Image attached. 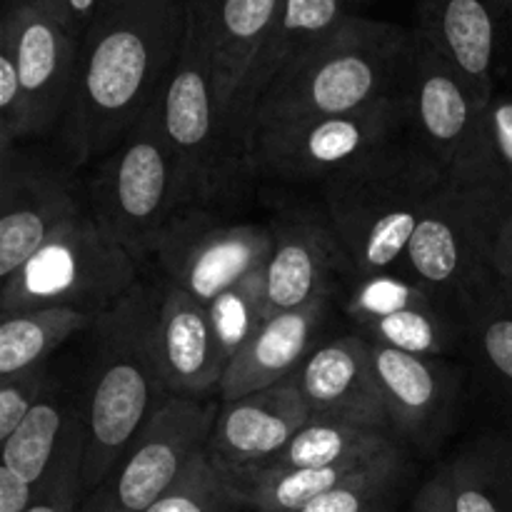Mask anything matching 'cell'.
<instances>
[{
  "label": "cell",
  "mask_w": 512,
  "mask_h": 512,
  "mask_svg": "<svg viewBox=\"0 0 512 512\" xmlns=\"http://www.w3.org/2000/svg\"><path fill=\"white\" fill-rule=\"evenodd\" d=\"M185 0H113L80 40L78 73L63 118L65 160L105 158L163 98L185 43Z\"/></svg>",
  "instance_id": "1"
},
{
  "label": "cell",
  "mask_w": 512,
  "mask_h": 512,
  "mask_svg": "<svg viewBox=\"0 0 512 512\" xmlns=\"http://www.w3.org/2000/svg\"><path fill=\"white\" fill-rule=\"evenodd\" d=\"M163 290L138 283L88 330L80 410L85 425L83 488L93 493L168 403L158 350Z\"/></svg>",
  "instance_id": "2"
},
{
  "label": "cell",
  "mask_w": 512,
  "mask_h": 512,
  "mask_svg": "<svg viewBox=\"0 0 512 512\" xmlns=\"http://www.w3.org/2000/svg\"><path fill=\"white\" fill-rule=\"evenodd\" d=\"M413 63V28L348 13L295 55L258 100L248 143L260 130L345 115L403 93Z\"/></svg>",
  "instance_id": "3"
},
{
  "label": "cell",
  "mask_w": 512,
  "mask_h": 512,
  "mask_svg": "<svg viewBox=\"0 0 512 512\" xmlns=\"http://www.w3.org/2000/svg\"><path fill=\"white\" fill-rule=\"evenodd\" d=\"M445 178L433 155L408 135L325 180V218L353 275L405 265L415 228Z\"/></svg>",
  "instance_id": "4"
},
{
  "label": "cell",
  "mask_w": 512,
  "mask_h": 512,
  "mask_svg": "<svg viewBox=\"0 0 512 512\" xmlns=\"http://www.w3.org/2000/svg\"><path fill=\"white\" fill-rule=\"evenodd\" d=\"M85 200L100 228L138 265L153 260L165 230L185 210L160 100L105 155L85 183Z\"/></svg>",
  "instance_id": "5"
},
{
  "label": "cell",
  "mask_w": 512,
  "mask_h": 512,
  "mask_svg": "<svg viewBox=\"0 0 512 512\" xmlns=\"http://www.w3.org/2000/svg\"><path fill=\"white\" fill-rule=\"evenodd\" d=\"M160 110L183 208H210L225 200V195L238 188L240 173L248 163L225 128L215 95L208 35L190 10L183 50L163 90Z\"/></svg>",
  "instance_id": "6"
},
{
  "label": "cell",
  "mask_w": 512,
  "mask_h": 512,
  "mask_svg": "<svg viewBox=\"0 0 512 512\" xmlns=\"http://www.w3.org/2000/svg\"><path fill=\"white\" fill-rule=\"evenodd\" d=\"M138 273V260L100 228L85 200L0 283V313L63 305L100 315L140 283Z\"/></svg>",
  "instance_id": "7"
},
{
  "label": "cell",
  "mask_w": 512,
  "mask_h": 512,
  "mask_svg": "<svg viewBox=\"0 0 512 512\" xmlns=\"http://www.w3.org/2000/svg\"><path fill=\"white\" fill-rule=\"evenodd\" d=\"M512 198L488 185L445 178L405 253V273L430 285L460 313L493 288L490 253Z\"/></svg>",
  "instance_id": "8"
},
{
  "label": "cell",
  "mask_w": 512,
  "mask_h": 512,
  "mask_svg": "<svg viewBox=\"0 0 512 512\" xmlns=\"http://www.w3.org/2000/svg\"><path fill=\"white\" fill-rule=\"evenodd\" d=\"M413 135L408 88L345 115L308 118L260 130L248 143V165L288 183H320L348 165Z\"/></svg>",
  "instance_id": "9"
},
{
  "label": "cell",
  "mask_w": 512,
  "mask_h": 512,
  "mask_svg": "<svg viewBox=\"0 0 512 512\" xmlns=\"http://www.w3.org/2000/svg\"><path fill=\"white\" fill-rule=\"evenodd\" d=\"M218 410L220 398L170 395L113 473L85 495L78 512H148L208 448Z\"/></svg>",
  "instance_id": "10"
},
{
  "label": "cell",
  "mask_w": 512,
  "mask_h": 512,
  "mask_svg": "<svg viewBox=\"0 0 512 512\" xmlns=\"http://www.w3.org/2000/svg\"><path fill=\"white\" fill-rule=\"evenodd\" d=\"M273 228L223 223L208 208H188L170 223L153 260L170 285L210 305L273 258Z\"/></svg>",
  "instance_id": "11"
},
{
  "label": "cell",
  "mask_w": 512,
  "mask_h": 512,
  "mask_svg": "<svg viewBox=\"0 0 512 512\" xmlns=\"http://www.w3.org/2000/svg\"><path fill=\"white\" fill-rule=\"evenodd\" d=\"M83 205L85 185L68 160L0 150V283Z\"/></svg>",
  "instance_id": "12"
},
{
  "label": "cell",
  "mask_w": 512,
  "mask_h": 512,
  "mask_svg": "<svg viewBox=\"0 0 512 512\" xmlns=\"http://www.w3.org/2000/svg\"><path fill=\"white\" fill-rule=\"evenodd\" d=\"M0 40L10 45L18 65L28 140L40 138L68 113L80 40L55 15L23 0H5Z\"/></svg>",
  "instance_id": "13"
},
{
  "label": "cell",
  "mask_w": 512,
  "mask_h": 512,
  "mask_svg": "<svg viewBox=\"0 0 512 512\" xmlns=\"http://www.w3.org/2000/svg\"><path fill=\"white\" fill-rule=\"evenodd\" d=\"M375 375L398 438L433 450L453 425L460 400V375L450 363L370 343Z\"/></svg>",
  "instance_id": "14"
},
{
  "label": "cell",
  "mask_w": 512,
  "mask_h": 512,
  "mask_svg": "<svg viewBox=\"0 0 512 512\" xmlns=\"http://www.w3.org/2000/svg\"><path fill=\"white\" fill-rule=\"evenodd\" d=\"M273 258L265 265L268 318L328 300L345 270L353 273L325 215H285L273 225Z\"/></svg>",
  "instance_id": "15"
},
{
  "label": "cell",
  "mask_w": 512,
  "mask_h": 512,
  "mask_svg": "<svg viewBox=\"0 0 512 512\" xmlns=\"http://www.w3.org/2000/svg\"><path fill=\"white\" fill-rule=\"evenodd\" d=\"M293 378L313 418L393 433L368 338L343 335L315 345Z\"/></svg>",
  "instance_id": "16"
},
{
  "label": "cell",
  "mask_w": 512,
  "mask_h": 512,
  "mask_svg": "<svg viewBox=\"0 0 512 512\" xmlns=\"http://www.w3.org/2000/svg\"><path fill=\"white\" fill-rule=\"evenodd\" d=\"M408 95L415 140L448 175L473 138L485 108L473 98L453 65L415 30Z\"/></svg>",
  "instance_id": "17"
},
{
  "label": "cell",
  "mask_w": 512,
  "mask_h": 512,
  "mask_svg": "<svg viewBox=\"0 0 512 512\" xmlns=\"http://www.w3.org/2000/svg\"><path fill=\"white\" fill-rule=\"evenodd\" d=\"M313 420L295 378L238 400H220L208 455L225 468H260Z\"/></svg>",
  "instance_id": "18"
},
{
  "label": "cell",
  "mask_w": 512,
  "mask_h": 512,
  "mask_svg": "<svg viewBox=\"0 0 512 512\" xmlns=\"http://www.w3.org/2000/svg\"><path fill=\"white\" fill-rule=\"evenodd\" d=\"M413 30L453 65L485 108L498 90L495 78L508 45L495 5L490 0H420Z\"/></svg>",
  "instance_id": "19"
},
{
  "label": "cell",
  "mask_w": 512,
  "mask_h": 512,
  "mask_svg": "<svg viewBox=\"0 0 512 512\" xmlns=\"http://www.w3.org/2000/svg\"><path fill=\"white\" fill-rule=\"evenodd\" d=\"M283 3L285 0H185V8L200 20L208 35L215 95L230 140H233V113L240 90L283 13Z\"/></svg>",
  "instance_id": "20"
},
{
  "label": "cell",
  "mask_w": 512,
  "mask_h": 512,
  "mask_svg": "<svg viewBox=\"0 0 512 512\" xmlns=\"http://www.w3.org/2000/svg\"><path fill=\"white\" fill-rule=\"evenodd\" d=\"M158 350L170 395L218 398L228 358L215 338L208 305L170 283L163 288Z\"/></svg>",
  "instance_id": "21"
},
{
  "label": "cell",
  "mask_w": 512,
  "mask_h": 512,
  "mask_svg": "<svg viewBox=\"0 0 512 512\" xmlns=\"http://www.w3.org/2000/svg\"><path fill=\"white\" fill-rule=\"evenodd\" d=\"M325 303L328 300H318L265 320L255 338L228 363L218 398L238 400L293 378L313 353Z\"/></svg>",
  "instance_id": "22"
},
{
  "label": "cell",
  "mask_w": 512,
  "mask_h": 512,
  "mask_svg": "<svg viewBox=\"0 0 512 512\" xmlns=\"http://www.w3.org/2000/svg\"><path fill=\"white\" fill-rule=\"evenodd\" d=\"M348 3L345 0H285L283 13L270 33L268 43L260 50L243 90H240L238 105L233 113V140L240 153L248 160V130L253 110L258 100L263 98L265 90L273 85L285 70V65L303 53L308 45L323 38L328 30H333L340 20L348 15ZM250 168V165H248Z\"/></svg>",
  "instance_id": "23"
},
{
  "label": "cell",
  "mask_w": 512,
  "mask_h": 512,
  "mask_svg": "<svg viewBox=\"0 0 512 512\" xmlns=\"http://www.w3.org/2000/svg\"><path fill=\"white\" fill-rule=\"evenodd\" d=\"M455 512H512V430H485L448 463Z\"/></svg>",
  "instance_id": "24"
},
{
  "label": "cell",
  "mask_w": 512,
  "mask_h": 512,
  "mask_svg": "<svg viewBox=\"0 0 512 512\" xmlns=\"http://www.w3.org/2000/svg\"><path fill=\"white\" fill-rule=\"evenodd\" d=\"M395 450H403V445L398 443V435L388 430L313 418L273 460L260 468L303 470L343 463H370Z\"/></svg>",
  "instance_id": "25"
},
{
  "label": "cell",
  "mask_w": 512,
  "mask_h": 512,
  "mask_svg": "<svg viewBox=\"0 0 512 512\" xmlns=\"http://www.w3.org/2000/svg\"><path fill=\"white\" fill-rule=\"evenodd\" d=\"M0 378L20 373L33 365L48 363V355L75 335L88 333L98 315L85 310L33 308L0 313Z\"/></svg>",
  "instance_id": "26"
},
{
  "label": "cell",
  "mask_w": 512,
  "mask_h": 512,
  "mask_svg": "<svg viewBox=\"0 0 512 512\" xmlns=\"http://www.w3.org/2000/svg\"><path fill=\"white\" fill-rule=\"evenodd\" d=\"M75 405H78V398H70L63 385L53 380L48 393L3 443L0 465L38 488L58 455L60 440H63Z\"/></svg>",
  "instance_id": "27"
},
{
  "label": "cell",
  "mask_w": 512,
  "mask_h": 512,
  "mask_svg": "<svg viewBox=\"0 0 512 512\" xmlns=\"http://www.w3.org/2000/svg\"><path fill=\"white\" fill-rule=\"evenodd\" d=\"M465 345L485 385L512 413V300L493 285L463 310Z\"/></svg>",
  "instance_id": "28"
},
{
  "label": "cell",
  "mask_w": 512,
  "mask_h": 512,
  "mask_svg": "<svg viewBox=\"0 0 512 512\" xmlns=\"http://www.w3.org/2000/svg\"><path fill=\"white\" fill-rule=\"evenodd\" d=\"M448 178L488 185L512 198V93L495 90Z\"/></svg>",
  "instance_id": "29"
},
{
  "label": "cell",
  "mask_w": 512,
  "mask_h": 512,
  "mask_svg": "<svg viewBox=\"0 0 512 512\" xmlns=\"http://www.w3.org/2000/svg\"><path fill=\"white\" fill-rule=\"evenodd\" d=\"M360 328L370 343L428 358H445L465 345V323L453 305L403 310L368 320Z\"/></svg>",
  "instance_id": "30"
},
{
  "label": "cell",
  "mask_w": 512,
  "mask_h": 512,
  "mask_svg": "<svg viewBox=\"0 0 512 512\" xmlns=\"http://www.w3.org/2000/svg\"><path fill=\"white\" fill-rule=\"evenodd\" d=\"M408 480L405 450L373 460L298 512H393Z\"/></svg>",
  "instance_id": "31"
},
{
  "label": "cell",
  "mask_w": 512,
  "mask_h": 512,
  "mask_svg": "<svg viewBox=\"0 0 512 512\" xmlns=\"http://www.w3.org/2000/svg\"><path fill=\"white\" fill-rule=\"evenodd\" d=\"M435 305H450L440 293H435L430 285L420 283L410 273H373L355 275L348 295H345L343 310L353 323L363 325L368 320L383 318V315L403 313L415 308H435Z\"/></svg>",
  "instance_id": "32"
},
{
  "label": "cell",
  "mask_w": 512,
  "mask_h": 512,
  "mask_svg": "<svg viewBox=\"0 0 512 512\" xmlns=\"http://www.w3.org/2000/svg\"><path fill=\"white\" fill-rule=\"evenodd\" d=\"M210 323L220 350L230 360L255 338L268 320V293H265V268L255 270L248 278L220 293L208 305Z\"/></svg>",
  "instance_id": "33"
},
{
  "label": "cell",
  "mask_w": 512,
  "mask_h": 512,
  "mask_svg": "<svg viewBox=\"0 0 512 512\" xmlns=\"http://www.w3.org/2000/svg\"><path fill=\"white\" fill-rule=\"evenodd\" d=\"M83 460H85V425L80 398L68 420L58 455L50 465L48 475L35 490V498L25 512H78L85 498L83 488Z\"/></svg>",
  "instance_id": "34"
},
{
  "label": "cell",
  "mask_w": 512,
  "mask_h": 512,
  "mask_svg": "<svg viewBox=\"0 0 512 512\" xmlns=\"http://www.w3.org/2000/svg\"><path fill=\"white\" fill-rule=\"evenodd\" d=\"M233 493L208 450L195 455L175 488L148 512H238Z\"/></svg>",
  "instance_id": "35"
},
{
  "label": "cell",
  "mask_w": 512,
  "mask_h": 512,
  "mask_svg": "<svg viewBox=\"0 0 512 512\" xmlns=\"http://www.w3.org/2000/svg\"><path fill=\"white\" fill-rule=\"evenodd\" d=\"M48 363L0 378V443L10 438L53 385Z\"/></svg>",
  "instance_id": "36"
},
{
  "label": "cell",
  "mask_w": 512,
  "mask_h": 512,
  "mask_svg": "<svg viewBox=\"0 0 512 512\" xmlns=\"http://www.w3.org/2000/svg\"><path fill=\"white\" fill-rule=\"evenodd\" d=\"M23 140H28V123L18 65L10 45L0 40V150L18 148Z\"/></svg>",
  "instance_id": "37"
},
{
  "label": "cell",
  "mask_w": 512,
  "mask_h": 512,
  "mask_svg": "<svg viewBox=\"0 0 512 512\" xmlns=\"http://www.w3.org/2000/svg\"><path fill=\"white\" fill-rule=\"evenodd\" d=\"M490 273H493V283L498 285L500 293L512 300V208L500 223L498 233H495L493 253H490Z\"/></svg>",
  "instance_id": "38"
},
{
  "label": "cell",
  "mask_w": 512,
  "mask_h": 512,
  "mask_svg": "<svg viewBox=\"0 0 512 512\" xmlns=\"http://www.w3.org/2000/svg\"><path fill=\"white\" fill-rule=\"evenodd\" d=\"M410 512H455L453 498H450V483L448 473L440 465L438 473L418 490L413 500V510Z\"/></svg>",
  "instance_id": "39"
},
{
  "label": "cell",
  "mask_w": 512,
  "mask_h": 512,
  "mask_svg": "<svg viewBox=\"0 0 512 512\" xmlns=\"http://www.w3.org/2000/svg\"><path fill=\"white\" fill-rule=\"evenodd\" d=\"M35 490L30 483L20 480L13 470L0 465V512H25L35 498Z\"/></svg>",
  "instance_id": "40"
},
{
  "label": "cell",
  "mask_w": 512,
  "mask_h": 512,
  "mask_svg": "<svg viewBox=\"0 0 512 512\" xmlns=\"http://www.w3.org/2000/svg\"><path fill=\"white\" fill-rule=\"evenodd\" d=\"M108 0H65V25L78 40L88 33L90 25L98 20Z\"/></svg>",
  "instance_id": "41"
},
{
  "label": "cell",
  "mask_w": 512,
  "mask_h": 512,
  "mask_svg": "<svg viewBox=\"0 0 512 512\" xmlns=\"http://www.w3.org/2000/svg\"><path fill=\"white\" fill-rule=\"evenodd\" d=\"M23 3H30L35 5V8L45 10V13L55 15V18L65 25V0H23ZM65 28H68V25H65Z\"/></svg>",
  "instance_id": "42"
},
{
  "label": "cell",
  "mask_w": 512,
  "mask_h": 512,
  "mask_svg": "<svg viewBox=\"0 0 512 512\" xmlns=\"http://www.w3.org/2000/svg\"><path fill=\"white\" fill-rule=\"evenodd\" d=\"M490 3H493L495 10H498L500 20H503L505 35H508V43H510L512 40V0H490Z\"/></svg>",
  "instance_id": "43"
},
{
  "label": "cell",
  "mask_w": 512,
  "mask_h": 512,
  "mask_svg": "<svg viewBox=\"0 0 512 512\" xmlns=\"http://www.w3.org/2000/svg\"><path fill=\"white\" fill-rule=\"evenodd\" d=\"M345 3H348V10H350V13H353V8H360V5H368L370 0H345Z\"/></svg>",
  "instance_id": "44"
},
{
  "label": "cell",
  "mask_w": 512,
  "mask_h": 512,
  "mask_svg": "<svg viewBox=\"0 0 512 512\" xmlns=\"http://www.w3.org/2000/svg\"><path fill=\"white\" fill-rule=\"evenodd\" d=\"M110 3H113V0H108V5H110ZM108 5H105V8H108Z\"/></svg>",
  "instance_id": "45"
}]
</instances>
